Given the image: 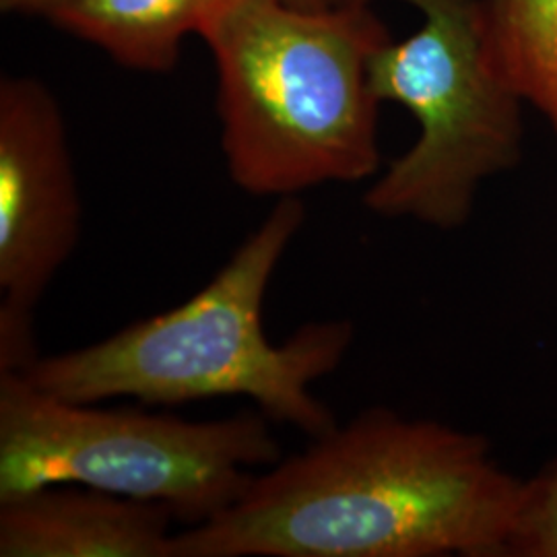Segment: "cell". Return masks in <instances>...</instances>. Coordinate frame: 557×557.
I'll list each match as a JSON object with an SVG mask.
<instances>
[{
  "label": "cell",
  "instance_id": "10",
  "mask_svg": "<svg viewBox=\"0 0 557 557\" xmlns=\"http://www.w3.org/2000/svg\"><path fill=\"white\" fill-rule=\"evenodd\" d=\"M506 557H557V458L535 478L522 481Z\"/></svg>",
  "mask_w": 557,
  "mask_h": 557
},
{
  "label": "cell",
  "instance_id": "7",
  "mask_svg": "<svg viewBox=\"0 0 557 557\" xmlns=\"http://www.w3.org/2000/svg\"><path fill=\"white\" fill-rule=\"evenodd\" d=\"M174 520L101 490L41 487L0 499V557H174Z\"/></svg>",
  "mask_w": 557,
  "mask_h": 557
},
{
  "label": "cell",
  "instance_id": "12",
  "mask_svg": "<svg viewBox=\"0 0 557 557\" xmlns=\"http://www.w3.org/2000/svg\"><path fill=\"white\" fill-rule=\"evenodd\" d=\"M287 4L301 7V9H329L341 4H354V2H370V0H283Z\"/></svg>",
  "mask_w": 557,
  "mask_h": 557
},
{
  "label": "cell",
  "instance_id": "2",
  "mask_svg": "<svg viewBox=\"0 0 557 557\" xmlns=\"http://www.w3.org/2000/svg\"><path fill=\"white\" fill-rule=\"evenodd\" d=\"M304 223V200H275L193 298L87 347L40 356L21 376L52 397L89 405L135 398L174 407L250 398L271 421L319 438L337 419L312 384L347 358L354 322L312 320L283 343H271L262 326L269 285Z\"/></svg>",
  "mask_w": 557,
  "mask_h": 557
},
{
  "label": "cell",
  "instance_id": "9",
  "mask_svg": "<svg viewBox=\"0 0 557 557\" xmlns=\"http://www.w3.org/2000/svg\"><path fill=\"white\" fill-rule=\"evenodd\" d=\"M496 57L557 137V0H483Z\"/></svg>",
  "mask_w": 557,
  "mask_h": 557
},
{
  "label": "cell",
  "instance_id": "6",
  "mask_svg": "<svg viewBox=\"0 0 557 557\" xmlns=\"http://www.w3.org/2000/svg\"><path fill=\"white\" fill-rule=\"evenodd\" d=\"M83 205L54 94L34 77L0 81V372L41 354L36 308L81 239Z\"/></svg>",
  "mask_w": 557,
  "mask_h": 557
},
{
  "label": "cell",
  "instance_id": "5",
  "mask_svg": "<svg viewBox=\"0 0 557 557\" xmlns=\"http://www.w3.org/2000/svg\"><path fill=\"white\" fill-rule=\"evenodd\" d=\"M423 23L407 40L380 46L372 91L411 112L419 135L363 195L384 220L453 232L471 220L487 180L522 158V103L499 64L483 0H403Z\"/></svg>",
  "mask_w": 557,
  "mask_h": 557
},
{
  "label": "cell",
  "instance_id": "8",
  "mask_svg": "<svg viewBox=\"0 0 557 557\" xmlns=\"http://www.w3.org/2000/svg\"><path fill=\"white\" fill-rule=\"evenodd\" d=\"M225 0H52L41 13L62 32L98 46L124 69L168 73L180 48Z\"/></svg>",
  "mask_w": 557,
  "mask_h": 557
},
{
  "label": "cell",
  "instance_id": "11",
  "mask_svg": "<svg viewBox=\"0 0 557 557\" xmlns=\"http://www.w3.org/2000/svg\"><path fill=\"white\" fill-rule=\"evenodd\" d=\"M52 0H0L2 11L7 13H25V15H40L48 9Z\"/></svg>",
  "mask_w": 557,
  "mask_h": 557
},
{
  "label": "cell",
  "instance_id": "4",
  "mask_svg": "<svg viewBox=\"0 0 557 557\" xmlns=\"http://www.w3.org/2000/svg\"><path fill=\"white\" fill-rule=\"evenodd\" d=\"M262 411L190 419L100 409L0 372V499L81 485L168 508L190 527L232 508L283 458Z\"/></svg>",
  "mask_w": 557,
  "mask_h": 557
},
{
  "label": "cell",
  "instance_id": "1",
  "mask_svg": "<svg viewBox=\"0 0 557 557\" xmlns=\"http://www.w3.org/2000/svg\"><path fill=\"white\" fill-rule=\"evenodd\" d=\"M522 481L481 434L374 407L176 533L174 557H506Z\"/></svg>",
  "mask_w": 557,
  "mask_h": 557
},
{
  "label": "cell",
  "instance_id": "3",
  "mask_svg": "<svg viewBox=\"0 0 557 557\" xmlns=\"http://www.w3.org/2000/svg\"><path fill=\"white\" fill-rule=\"evenodd\" d=\"M368 4L225 0L200 32L218 69L221 151L244 193L277 200L379 174L370 62L391 34Z\"/></svg>",
  "mask_w": 557,
  "mask_h": 557
}]
</instances>
